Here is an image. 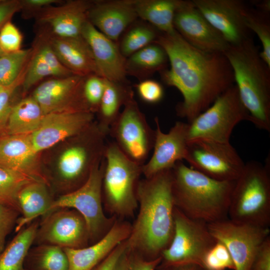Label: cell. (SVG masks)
Masks as SVG:
<instances>
[{
  "instance_id": "6da1fadb",
  "label": "cell",
  "mask_w": 270,
  "mask_h": 270,
  "mask_svg": "<svg viewBox=\"0 0 270 270\" xmlns=\"http://www.w3.org/2000/svg\"><path fill=\"white\" fill-rule=\"evenodd\" d=\"M154 43L164 49L170 64L169 69L160 72L162 79L182 94L183 100L176 106V114L188 122L234 84L232 68L224 54L199 50L176 30L160 32Z\"/></svg>"
},
{
  "instance_id": "7a4b0ae2",
  "label": "cell",
  "mask_w": 270,
  "mask_h": 270,
  "mask_svg": "<svg viewBox=\"0 0 270 270\" xmlns=\"http://www.w3.org/2000/svg\"><path fill=\"white\" fill-rule=\"evenodd\" d=\"M136 196L138 212L126 240V248L154 260L170 245L174 232L172 169L140 179Z\"/></svg>"
},
{
  "instance_id": "3957f363",
  "label": "cell",
  "mask_w": 270,
  "mask_h": 270,
  "mask_svg": "<svg viewBox=\"0 0 270 270\" xmlns=\"http://www.w3.org/2000/svg\"><path fill=\"white\" fill-rule=\"evenodd\" d=\"M176 207L191 218L209 224L228 216L234 182L212 178L182 161L172 168Z\"/></svg>"
},
{
  "instance_id": "277c9868",
  "label": "cell",
  "mask_w": 270,
  "mask_h": 270,
  "mask_svg": "<svg viewBox=\"0 0 270 270\" xmlns=\"http://www.w3.org/2000/svg\"><path fill=\"white\" fill-rule=\"evenodd\" d=\"M232 68L240 98L256 128L270 131V67L252 38L230 46L224 53Z\"/></svg>"
},
{
  "instance_id": "5b68a950",
  "label": "cell",
  "mask_w": 270,
  "mask_h": 270,
  "mask_svg": "<svg viewBox=\"0 0 270 270\" xmlns=\"http://www.w3.org/2000/svg\"><path fill=\"white\" fill-rule=\"evenodd\" d=\"M104 158L103 206L117 219L132 217L138 208L136 190L142 166L128 159L114 141L106 142Z\"/></svg>"
},
{
  "instance_id": "8992f818",
  "label": "cell",
  "mask_w": 270,
  "mask_h": 270,
  "mask_svg": "<svg viewBox=\"0 0 270 270\" xmlns=\"http://www.w3.org/2000/svg\"><path fill=\"white\" fill-rule=\"evenodd\" d=\"M230 220L270 228V160L245 164L235 180L228 212Z\"/></svg>"
},
{
  "instance_id": "52a82bcc",
  "label": "cell",
  "mask_w": 270,
  "mask_h": 270,
  "mask_svg": "<svg viewBox=\"0 0 270 270\" xmlns=\"http://www.w3.org/2000/svg\"><path fill=\"white\" fill-rule=\"evenodd\" d=\"M249 119L248 113L234 84L188 123V140H202L228 143L235 126Z\"/></svg>"
},
{
  "instance_id": "ba28073f",
  "label": "cell",
  "mask_w": 270,
  "mask_h": 270,
  "mask_svg": "<svg viewBox=\"0 0 270 270\" xmlns=\"http://www.w3.org/2000/svg\"><path fill=\"white\" fill-rule=\"evenodd\" d=\"M104 168V158L94 168L83 185L55 198L49 210L68 208L78 211L87 224L90 244L102 238L117 219L114 216L108 217L104 211L102 188Z\"/></svg>"
},
{
  "instance_id": "9c48e42d",
  "label": "cell",
  "mask_w": 270,
  "mask_h": 270,
  "mask_svg": "<svg viewBox=\"0 0 270 270\" xmlns=\"http://www.w3.org/2000/svg\"><path fill=\"white\" fill-rule=\"evenodd\" d=\"M174 220L173 237L162 252L157 268L184 264H196L202 268L204 255L216 242L207 224L188 218L176 207Z\"/></svg>"
},
{
  "instance_id": "30bf717a",
  "label": "cell",
  "mask_w": 270,
  "mask_h": 270,
  "mask_svg": "<svg viewBox=\"0 0 270 270\" xmlns=\"http://www.w3.org/2000/svg\"><path fill=\"white\" fill-rule=\"evenodd\" d=\"M108 134L128 159L143 166L153 150L156 130L149 125L133 98L124 106L110 126Z\"/></svg>"
},
{
  "instance_id": "8fae6325",
  "label": "cell",
  "mask_w": 270,
  "mask_h": 270,
  "mask_svg": "<svg viewBox=\"0 0 270 270\" xmlns=\"http://www.w3.org/2000/svg\"><path fill=\"white\" fill-rule=\"evenodd\" d=\"M207 225L214 238L228 250L234 270H250L260 246L270 236L269 228L236 222L228 218Z\"/></svg>"
},
{
  "instance_id": "7c38bea8",
  "label": "cell",
  "mask_w": 270,
  "mask_h": 270,
  "mask_svg": "<svg viewBox=\"0 0 270 270\" xmlns=\"http://www.w3.org/2000/svg\"><path fill=\"white\" fill-rule=\"evenodd\" d=\"M185 160L192 168L222 181H235L245 164L230 142L202 140L188 142Z\"/></svg>"
},
{
  "instance_id": "4fadbf2b",
  "label": "cell",
  "mask_w": 270,
  "mask_h": 270,
  "mask_svg": "<svg viewBox=\"0 0 270 270\" xmlns=\"http://www.w3.org/2000/svg\"><path fill=\"white\" fill-rule=\"evenodd\" d=\"M34 242L62 248L87 246L90 244L87 224L82 216L74 209L54 210L44 216L39 222Z\"/></svg>"
},
{
  "instance_id": "5bb4252c",
  "label": "cell",
  "mask_w": 270,
  "mask_h": 270,
  "mask_svg": "<svg viewBox=\"0 0 270 270\" xmlns=\"http://www.w3.org/2000/svg\"><path fill=\"white\" fill-rule=\"evenodd\" d=\"M204 16L230 45L251 38L246 25L249 8L240 0H192Z\"/></svg>"
},
{
  "instance_id": "9a60e30c",
  "label": "cell",
  "mask_w": 270,
  "mask_h": 270,
  "mask_svg": "<svg viewBox=\"0 0 270 270\" xmlns=\"http://www.w3.org/2000/svg\"><path fill=\"white\" fill-rule=\"evenodd\" d=\"M174 26L188 43L202 50L224 54L230 46L192 0H180L174 14Z\"/></svg>"
},
{
  "instance_id": "2e32d148",
  "label": "cell",
  "mask_w": 270,
  "mask_h": 270,
  "mask_svg": "<svg viewBox=\"0 0 270 270\" xmlns=\"http://www.w3.org/2000/svg\"><path fill=\"white\" fill-rule=\"evenodd\" d=\"M94 118L92 113L72 110L55 112L44 115L38 128L30 134L35 151L38 154L80 134L92 124Z\"/></svg>"
},
{
  "instance_id": "e0dca14e",
  "label": "cell",
  "mask_w": 270,
  "mask_h": 270,
  "mask_svg": "<svg viewBox=\"0 0 270 270\" xmlns=\"http://www.w3.org/2000/svg\"><path fill=\"white\" fill-rule=\"evenodd\" d=\"M156 137L151 158L142 166V174L150 178L172 169L176 163L186 158L188 124L176 122L168 133L162 132L158 118H154Z\"/></svg>"
},
{
  "instance_id": "ac0fdd59",
  "label": "cell",
  "mask_w": 270,
  "mask_h": 270,
  "mask_svg": "<svg viewBox=\"0 0 270 270\" xmlns=\"http://www.w3.org/2000/svg\"><path fill=\"white\" fill-rule=\"evenodd\" d=\"M81 36L92 52L98 75L107 80L127 82L126 59L118 44L100 32L88 20L84 24Z\"/></svg>"
},
{
  "instance_id": "d6986e66",
  "label": "cell",
  "mask_w": 270,
  "mask_h": 270,
  "mask_svg": "<svg viewBox=\"0 0 270 270\" xmlns=\"http://www.w3.org/2000/svg\"><path fill=\"white\" fill-rule=\"evenodd\" d=\"M84 77L72 74L46 80L32 96L44 115L62 110L80 112L79 96Z\"/></svg>"
},
{
  "instance_id": "ffe728a7",
  "label": "cell",
  "mask_w": 270,
  "mask_h": 270,
  "mask_svg": "<svg viewBox=\"0 0 270 270\" xmlns=\"http://www.w3.org/2000/svg\"><path fill=\"white\" fill-rule=\"evenodd\" d=\"M134 0H106L93 2L88 20L100 32L118 42L123 32L138 18Z\"/></svg>"
},
{
  "instance_id": "44dd1931",
  "label": "cell",
  "mask_w": 270,
  "mask_h": 270,
  "mask_svg": "<svg viewBox=\"0 0 270 270\" xmlns=\"http://www.w3.org/2000/svg\"><path fill=\"white\" fill-rule=\"evenodd\" d=\"M132 224L116 219L108 232L98 242L79 248H63L68 262V270H92L130 234Z\"/></svg>"
},
{
  "instance_id": "7402d4cb",
  "label": "cell",
  "mask_w": 270,
  "mask_h": 270,
  "mask_svg": "<svg viewBox=\"0 0 270 270\" xmlns=\"http://www.w3.org/2000/svg\"><path fill=\"white\" fill-rule=\"evenodd\" d=\"M30 134H6L0 138V164L34 179L48 181L37 164Z\"/></svg>"
},
{
  "instance_id": "603a6c76",
  "label": "cell",
  "mask_w": 270,
  "mask_h": 270,
  "mask_svg": "<svg viewBox=\"0 0 270 270\" xmlns=\"http://www.w3.org/2000/svg\"><path fill=\"white\" fill-rule=\"evenodd\" d=\"M93 2L69 0L62 5L46 8L39 16L40 22L48 26L54 36L73 38L81 36L88 14Z\"/></svg>"
},
{
  "instance_id": "cb8c5ba5",
  "label": "cell",
  "mask_w": 270,
  "mask_h": 270,
  "mask_svg": "<svg viewBox=\"0 0 270 270\" xmlns=\"http://www.w3.org/2000/svg\"><path fill=\"white\" fill-rule=\"evenodd\" d=\"M62 64L74 74H96L91 50L82 36L73 38L54 36L48 42Z\"/></svg>"
},
{
  "instance_id": "d4e9b609",
  "label": "cell",
  "mask_w": 270,
  "mask_h": 270,
  "mask_svg": "<svg viewBox=\"0 0 270 270\" xmlns=\"http://www.w3.org/2000/svg\"><path fill=\"white\" fill-rule=\"evenodd\" d=\"M48 186L45 182L34 180L26 184L19 190L16 202L21 216L16 224V232L38 217L49 212L54 199L51 196Z\"/></svg>"
},
{
  "instance_id": "484cf974",
  "label": "cell",
  "mask_w": 270,
  "mask_h": 270,
  "mask_svg": "<svg viewBox=\"0 0 270 270\" xmlns=\"http://www.w3.org/2000/svg\"><path fill=\"white\" fill-rule=\"evenodd\" d=\"M133 98L134 92L128 82L106 79L104 90L96 112L100 128L108 135L110 127L120 114L121 108Z\"/></svg>"
},
{
  "instance_id": "4316f807",
  "label": "cell",
  "mask_w": 270,
  "mask_h": 270,
  "mask_svg": "<svg viewBox=\"0 0 270 270\" xmlns=\"http://www.w3.org/2000/svg\"><path fill=\"white\" fill-rule=\"evenodd\" d=\"M180 0H134L138 18L160 32L175 30L174 18Z\"/></svg>"
},
{
  "instance_id": "83f0119b",
  "label": "cell",
  "mask_w": 270,
  "mask_h": 270,
  "mask_svg": "<svg viewBox=\"0 0 270 270\" xmlns=\"http://www.w3.org/2000/svg\"><path fill=\"white\" fill-rule=\"evenodd\" d=\"M44 114L32 96L12 106L6 126V134H30L40 126Z\"/></svg>"
},
{
  "instance_id": "f1b7e54d",
  "label": "cell",
  "mask_w": 270,
  "mask_h": 270,
  "mask_svg": "<svg viewBox=\"0 0 270 270\" xmlns=\"http://www.w3.org/2000/svg\"><path fill=\"white\" fill-rule=\"evenodd\" d=\"M168 61V57L164 49L154 42L126 58V73L141 81L146 79L156 71L166 69Z\"/></svg>"
},
{
  "instance_id": "f546056e",
  "label": "cell",
  "mask_w": 270,
  "mask_h": 270,
  "mask_svg": "<svg viewBox=\"0 0 270 270\" xmlns=\"http://www.w3.org/2000/svg\"><path fill=\"white\" fill-rule=\"evenodd\" d=\"M39 222H32L16 235L0 253V270H26V256L34 242Z\"/></svg>"
},
{
  "instance_id": "4dcf8cb0",
  "label": "cell",
  "mask_w": 270,
  "mask_h": 270,
  "mask_svg": "<svg viewBox=\"0 0 270 270\" xmlns=\"http://www.w3.org/2000/svg\"><path fill=\"white\" fill-rule=\"evenodd\" d=\"M24 266L26 270H68V262L62 248L41 244L30 248Z\"/></svg>"
},
{
  "instance_id": "1f68e13d",
  "label": "cell",
  "mask_w": 270,
  "mask_h": 270,
  "mask_svg": "<svg viewBox=\"0 0 270 270\" xmlns=\"http://www.w3.org/2000/svg\"><path fill=\"white\" fill-rule=\"evenodd\" d=\"M123 33L118 46L122 54L127 58L154 43L160 32L149 24L136 20Z\"/></svg>"
},
{
  "instance_id": "d6a6232c",
  "label": "cell",
  "mask_w": 270,
  "mask_h": 270,
  "mask_svg": "<svg viewBox=\"0 0 270 270\" xmlns=\"http://www.w3.org/2000/svg\"><path fill=\"white\" fill-rule=\"evenodd\" d=\"M34 180H36L0 164V204L19 211L16 202L18 192L23 186Z\"/></svg>"
},
{
  "instance_id": "836d02e7",
  "label": "cell",
  "mask_w": 270,
  "mask_h": 270,
  "mask_svg": "<svg viewBox=\"0 0 270 270\" xmlns=\"http://www.w3.org/2000/svg\"><path fill=\"white\" fill-rule=\"evenodd\" d=\"M247 28L255 33L260 40L262 50L260 55L270 67V14L249 8L246 17Z\"/></svg>"
},
{
  "instance_id": "e575fe53",
  "label": "cell",
  "mask_w": 270,
  "mask_h": 270,
  "mask_svg": "<svg viewBox=\"0 0 270 270\" xmlns=\"http://www.w3.org/2000/svg\"><path fill=\"white\" fill-rule=\"evenodd\" d=\"M31 53L30 49H20L0 56V85L10 84L18 78L26 66Z\"/></svg>"
},
{
  "instance_id": "d590c367",
  "label": "cell",
  "mask_w": 270,
  "mask_h": 270,
  "mask_svg": "<svg viewBox=\"0 0 270 270\" xmlns=\"http://www.w3.org/2000/svg\"><path fill=\"white\" fill-rule=\"evenodd\" d=\"M106 79L96 74L84 77L80 94L82 110L94 114L96 112L102 96Z\"/></svg>"
},
{
  "instance_id": "8d00e7d4",
  "label": "cell",
  "mask_w": 270,
  "mask_h": 270,
  "mask_svg": "<svg viewBox=\"0 0 270 270\" xmlns=\"http://www.w3.org/2000/svg\"><path fill=\"white\" fill-rule=\"evenodd\" d=\"M202 266L205 270H234V264L228 250L223 244L217 240L204 255Z\"/></svg>"
},
{
  "instance_id": "74e56055",
  "label": "cell",
  "mask_w": 270,
  "mask_h": 270,
  "mask_svg": "<svg viewBox=\"0 0 270 270\" xmlns=\"http://www.w3.org/2000/svg\"><path fill=\"white\" fill-rule=\"evenodd\" d=\"M54 76L53 73L41 54L37 51L28 63L22 86L26 92L42 78Z\"/></svg>"
},
{
  "instance_id": "f35d334b",
  "label": "cell",
  "mask_w": 270,
  "mask_h": 270,
  "mask_svg": "<svg viewBox=\"0 0 270 270\" xmlns=\"http://www.w3.org/2000/svg\"><path fill=\"white\" fill-rule=\"evenodd\" d=\"M26 66L18 78L8 85H0V130L5 131L6 124L12 106L10 105L11 98L16 90L23 82Z\"/></svg>"
},
{
  "instance_id": "ab89813d",
  "label": "cell",
  "mask_w": 270,
  "mask_h": 270,
  "mask_svg": "<svg viewBox=\"0 0 270 270\" xmlns=\"http://www.w3.org/2000/svg\"><path fill=\"white\" fill-rule=\"evenodd\" d=\"M20 214L15 208L0 204V253L5 248L6 237L15 228Z\"/></svg>"
},
{
  "instance_id": "60d3db41",
  "label": "cell",
  "mask_w": 270,
  "mask_h": 270,
  "mask_svg": "<svg viewBox=\"0 0 270 270\" xmlns=\"http://www.w3.org/2000/svg\"><path fill=\"white\" fill-rule=\"evenodd\" d=\"M22 40L20 32L10 21L0 30V48L6 54L20 50Z\"/></svg>"
},
{
  "instance_id": "b9f144b4",
  "label": "cell",
  "mask_w": 270,
  "mask_h": 270,
  "mask_svg": "<svg viewBox=\"0 0 270 270\" xmlns=\"http://www.w3.org/2000/svg\"><path fill=\"white\" fill-rule=\"evenodd\" d=\"M136 88L140 98L146 103L155 104L163 98V86L156 80L150 79L141 80Z\"/></svg>"
},
{
  "instance_id": "7bdbcfd3",
  "label": "cell",
  "mask_w": 270,
  "mask_h": 270,
  "mask_svg": "<svg viewBox=\"0 0 270 270\" xmlns=\"http://www.w3.org/2000/svg\"><path fill=\"white\" fill-rule=\"evenodd\" d=\"M38 52L50 68L54 76L62 78L74 74L60 61L48 42L42 45Z\"/></svg>"
},
{
  "instance_id": "ee69618b",
  "label": "cell",
  "mask_w": 270,
  "mask_h": 270,
  "mask_svg": "<svg viewBox=\"0 0 270 270\" xmlns=\"http://www.w3.org/2000/svg\"><path fill=\"white\" fill-rule=\"evenodd\" d=\"M127 252L126 270H156L160 262V257L154 260H147L128 250Z\"/></svg>"
},
{
  "instance_id": "f6af8a7d",
  "label": "cell",
  "mask_w": 270,
  "mask_h": 270,
  "mask_svg": "<svg viewBox=\"0 0 270 270\" xmlns=\"http://www.w3.org/2000/svg\"><path fill=\"white\" fill-rule=\"evenodd\" d=\"M250 270H270V236L260 246Z\"/></svg>"
},
{
  "instance_id": "bcb514c9",
  "label": "cell",
  "mask_w": 270,
  "mask_h": 270,
  "mask_svg": "<svg viewBox=\"0 0 270 270\" xmlns=\"http://www.w3.org/2000/svg\"><path fill=\"white\" fill-rule=\"evenodd\" d=\"M126 240L120 244L92 270H114L118 260L126 249Z\"/></svg>"
},
{
  "instance_id": "7dc6e473",
  "label": "cell",
  "mask_w": 270,
  "mask_h": 270,
  "mask_svg": "<svg viewBox=\"0 0 270 270\" xmlns=\"http://www.w3.org/2000/svg\"><path fill=\"white\" fill-rule=\"evenodd\" d=\"M22 8L18 0H0V30Z\"/></svg>"
},
{
  "instance_id": "c3c4849f",
  "label": "cell",
  "mask_w": 270,
  "mask_h": 270,
  "mask_svg": "<svg viewBox=\"0 0 270 270\" xmlns=\"http://www.w3.org/2000/svg\"><path fill=\"white\" fill-rule=\"evenodd\" d=\"M22 7L26 6L30 8L38 9L46 8L58 2L57 0H25L21 2Z\"/></svg>"
},
{
  "instance_id": "681fc988",
  "label": "cell",
  "mask_w": 270,
  "mask_h": 270,
  "mask_svg": "<svg viewBox=\"0 0 270 270\" xmlns=\"http://www.w3.org/2000/svg\"><path fill=\"white\" fill-rule=\"evenodd\" d=\"M156 270H205L196 264L172 265L157 268Z\"/></svg>"
},
{
  "instance_id": "f907efd6",
  "label": "cell",
  "mask_w": 270,
  "mask_h": 270,
  "mask_svg": "<svg viewBox=\"0 0 270 270\" xmlns=\"http://www.w3.org/2000/svg\"><path fill=\"white\" fill-rule=\"evenodd\" d=\"M254 5L257 8V10L264 13L270 14V1L268 0L255 1Z\"/></svg>"
},
{
  "instance_id": "816d5d0a",
  "label": "cell",
  "mask_w": 270,
  "mask_h": 270,
  "mask_svg": "<svg viewBox=\"0 0 270 270\" xmlns=\"http://www.w3.org/2000/svg\"><path fill=\"white\" fill-rule=\"evenodd\" d=\"M128 262V252L126 249L118 260L114 270H126Z\"/></svg>"
},
{
  "instance_id": "f5cc1de1",
  "label": "cell",
  "mask_w": 270,
  "mask_h": 270,
  "mask_svg": "<svg viewBox=\"0 0 270 270\" xmlns=\"http://www.w3.org/2000/svg\"><path fill=\"white\" fill-rule=\"evenodd\" d=\"M6 53L4 52L1 49V48H0V56H2V55H4V54H5Z\"/></svg>"
},
{
  "instance_id": "db71d44e",
  "label": "cell",
  "mask_w": 270,
  "mask_h": 270,
  "mask_svg": "<svg viewBox=\"0 0 270 270\" xmlns=\"http://www.w3.org/2000/svg\"><path fill=\"white\" fill-rule=\"evenodd\" d=\"M4 132V131H2V130H0V138L2 136H4H4H2V132Z\"/></svg>"
}]
</instances>
